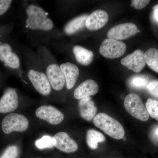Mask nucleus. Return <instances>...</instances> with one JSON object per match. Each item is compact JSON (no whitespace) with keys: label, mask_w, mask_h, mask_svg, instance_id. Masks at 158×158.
Returning <instances> with one entry per match:
<instances>
[{"label":"nucleus","mask_w":158,"mask_h":158,"mask_svg":"<svg viewBox=\"0 0 158 158\" xmlns=\"http://www.w3.org/2000/svg\"><path fill=\"white\" fill-rule=\"evenodd\" d=\"M27 18L26 27L32 30L49 31L53 28L52 20L48 17V14L43 9L37 5H29L26 9Z\"/></svg>","instance_id":"nucleus-1"},{"label":"nucleus","mask_w":158,"mask_h":158,"mask_svg":"<svg viewBox=\"0 0 158 158\" xmlns=\"http://www.w3.org/2000/svg\"><path fill=\"white\" fill-rule=\"evenodd\" d=\"M94 124L104 132L114 139L124 137L125 131L119 122L105 113H100L94 117Z\"/></svg>","instance_id":"nucleus-2"},{"label":"nucleus","mask_w":158,"mask_h":158,"mask_svg":"<svg viewBox=\"0 0 158 158\" xmlns=\"http://www.w3.org/2000/svg\"><path fill=\"white\" fill-rule=\"evenodd\" d=\"M125 108L133 117L142 121H146L149 118L145 105L141 98L135 94H130L125 99Z\"/></svg>","instance_id":"nucleus-3"},{"label":"nucleus","mask_w":158,"mask_h":158,"mask_svg":"<svg viewBox=\"0 0 158 158\" xmlns=\"http://www.w3.org/2000/svg\"><path fill=\"white\" fill-rule=\"evenodd\" d=\"M29 121L21 114L12 113L6 115L2 122V130L5 134L13 131L23 132L29 127Z\"/></svg>","instance_id":"nucleus-4"},{"label":"nucleus","mask_w":158,"mask_h":158,"mask_svg":"<svg viewBox=\"0 0 158 158\" xmlns=\"http://www.w3.org/2000/svg\"><path fill=\"white\" fill-rule=\"evenodd\" d=\"M124 43L111 38L105 39L100 47V53L108 59H114L123 56L126 51Z\"/></svg>","instance_id":"nucleus-5"},{"label":"nucleus","mask_w":158,"mask_h":158,"mask_svg":"<svg viewBox=\"0 0 158 158\" xmlns=\"http://www.w3.org/2000/svg\"><path fill=\"white\" fill-rule=\"evenodd\" d=\"M27 76L35 89L40 94L47 96L50 94L52 87L46 74L38 71L31 69Z\"/></svg>","instance_id":"nucleus-6"},{"label":"nucleus","mask_w":158,"mask_h":158,"mask_svg":"<svg viewBox=\"0 0 158 158\" xmlns=\"http://www.w3.org/2000/svg\"><path fill=\"white\" fill-rule=\"evenodd\" d=\"M138 30L137 26L132 23L120 24L110 29L107 37L116 40L126 39L137 34Z\"/></svg>","instance_id":"nucleus-7"},{"label":"nucleus","mask_w":158,"mask_h":158,"mask_svg":"<svg viewBox=\"0 0 158 158\" xmlns=\"http://www.w3.org/2000/svg\"><path fill=\"white\" fill-rule=\"evenodd\" d=\"M36 115L38 118L52 125L59 124L64 118V114L61 111L51 106L40 107L36 110Z\"/></svg>","instance_id":"nucleus-8"},{"label":"nucleus","mask_w":158,"mask_h":158,"mask_svg":"<svg viewBox=\"0 0 158 158\" xmlns=\"http://www.w3.org/2000/svg\"><path fill=\"white\" fill-rule=\"evenodd\" d=\"M144 54L141 50H136L122 59L121 64L135 72H140L146 65Z\"/></svg>","instance_id":"nucleus-9"},{"label":"nucleus","mask_w":158,"mask_h":158,"mask_svg":"<svg viewBox=\"0 0 158 158\" xmlns=\"http://www.w3.org/2000/svg\"><path fill=\"white\" fill-rule=\"evenodd\" d=\"M46 74L53 89L57 91L62 90L65 85V80L59 65L56 63L49 65L46 70Z\"/></svg>","instance_id":"nucleus-10"},{"label":"nucleus","mask_w":158,"mask_h":158,"mask_svg":"<svg viewBox=\"0 0 158 158\" xmlns=\"http://www.w3.org/2000/svg\"><path fill=\"white\" fill-rule=\"evenodd\" d=\"M54 146L65 153H73L77 150L78 146L74 140L64 132L57 133L53 137Z\"/></svg>","instance_id":"nucleus-11"},{"label":"nucleus","mask_w":158,"mask_h":158,"mask_svg":"<svg viewBox=\"0 0 158 158\" xmlns=\"http://www.w3.org/2000/svg\"><path fill=\"white\" fill-rule=\"evenodd\" d=\"M18 105L19 98L16 90L8 88L0 99V113L13 112L17 109Z\"/></svg>","instance_id":"nucleus-12"},{"label":"nucleus","mask_w":158,"mask_h":158,"mask_svg":"<svg viewBox=\"0 0 158 158\" xmlns=\"http://www.w3.org/2000/svg\"><path fill=\"white\" fill-rule=\"evenodd\" d=\"M109 21L107 12L103 10H97L88 15L85 27L90 31H96L104 27Z\"/></svg>","instance_id":"nucleus-13"},{"label":"nucleus","mask_w":158,"mask_h":158,"mask_svg":"<svg viewBox=\"0 0 158 158\" xmlns=\"http://www.w3.org/2000/svg\"><path fill=\"white\" fill-rule=\"evenodd\" d=\"M98 85L94 80L89 79L83 82L78 86L74 92V96L77 99H80L92 95L98 92Z\"/></svg>","instance_id":"nucleus-14"},{"label":"nucleus","mask_w":158,"mask_h":158,"mask_svg":"<svg viewBox=\"0 0 158 158\" xmlns=\"http://www.w3.org/2000/svg\"><path fill=\"white\" fill-rule=\"evenodd\" d=\"M60 67L65 76L66 87L70 90L75 86L78 78L79 69L76 65L69 62L62 63Z\"/></svg>","instance_id":"nucleus-15"},{"label":"nucleus","mask_w":158,"mask_h":158,"mask_svg":"<svg viewBox=\"0 0 158 158\" xmlns=\"http://www.w3.org/2000/svg\"><path fill=\"white\" fill-rule=\"evenodd\" d=\"M79 109L82 118L87 121L92 119L97 111V108L90 97L81 99L79 102Z\"/></svg>","instance_id":"nucleus-16"},{"label":"nucleus","mask_w":158,"mask_h":158,"mask_svg":"<svg viewBox=\"0 0 158 158\" xmlns=\"http://www.w3.org/2000/svg\"><path fill=\"white\" fill-rule=\"evenodd\" d=\"M73 52L77 62L81 65L87 66L93 61L94 56L92 52L81 46H74Z\"/></svg>","instance_id":"nucleus-17"},{"label":"nucleus","mask_w":158,"mask_h":158,"mask_svg":"<svg viewBox=\"0 0 158 158\" xmlns=\"http://www.w3.org/2000/svg\"><path fill=\"white\" fill-rule=\"evenodd\" d=\"M88 16L87 15H84L71 20L64 27V31L65 34L72 35L84 28Z\"/></svg>","instance_id":"nucleus-18"},{"label":"nucleus","mask_w":158,"mask_h":158,"mask_svg":"<svg viewBox=\"0 0 158 158\" xmlns=\"http://www.w3.org/2000/svg\"><path fill=\"white\" fill-rule=\"evenodd\" d=\"M87 144L91 149L94 150L98 147V143L105 142L106 138L102 133L96 130H88L86 136Z\"/></svg>","instance_id":"nucleus-19"},{"label":"nucleus","mask_w":158,"mask_h":158,"mask_svg":"<svg viewBox=\"0 0 158 158\" xmlns=\"http://www.w3.org/2000/svg\"><path fill=\"white\" fill-rule=\"evenodd\" d=\"M144 56L148 66L158 73V50L154 48L148 49L144 53Z\"/></svg>","instance_id":"nucleus-20"},{"label":"nucleus","mask_w":158,"mask_h":158,"mask_svg":"<svg viewBox=\"0 0 158 158\" xmlns=\"http://www.w3.org/2000/svg\"><path fill=\"white\" fill-rule=\"evenodd\" d=\"M145 106L149 116L158 120V101L154 99H148Z\"/></svg>","instance_id":"nucleus-21"},{"label":"nucleus","mask_w":158,"mask_h":158,"mask_svg":"<svg viewBox=\"0 0 158 158\" xmlns=\"http://www.w3.org/2000/svg\"><path fill=\"white\" fill-rule=\"evenodd\" d=\"M36 147L39 149L52 148L55 147L53 142V138L48 135H44L35 141Z\"/></svg>","instance_id":"nucleus-22"},{"label":"nucleus","mask_w":158,"mask_h":158,"mask_svg":"<svg viewBox=\"0 0 158 158\" xmlns=\"http://www.w3.org/2000/svg\"><path fill=\"white\" fill-rule=\"evenodd\" d=\"M4 63L10 68L17 69L20 66L19 57L15 53L11 52L7 55Z\"/></svg>","instance_id":"nucleus-23"},{"label":"nucleus","mask_w":158,"mask_h":158,"mask_svg":"<svg viewBox=\"0 0 158 158\" xmlns=\"http://www.w3.org/2000/svg\"><path fill=\"white\" fill-rule=\"evenodd\" d=\"M148 79L144 76H136L131 79L130 84L134 88H147L148 82Z\"/></svg>","instance_id":"nucleus-24"},{"label":"nucleus","mask_w":158,"mask_h":158,"mask_svg":"<svg viewBox=\"0 0 158 158\" xmlns=\"http://www.w3.org/2000/svg\"><path fill=\"white\" fill-rule=\"evenodd\" d=\"M19 153L18 147L11 145L5 150L0 158H17Z\"/></svg>","instance_id":"nucleus-25"},{"label":"nucleus","mask_w":158,"mask_h":158,"mask_svg":"<svg viewBox=\"0 0 158 158\" xmlns=\"http://www.w3.org/2000/svg\"><path fill=\"white\" fill-rule=\"evenodd\" d=\"M12 52L11 46L8 43H3L0 44V61L5 62L7 55Z\"/></svg>","instance_id":"nucleus-26"},{"label":"nucleus","mask_w":158,"mask_h":158,"mask_svg":"<svg viewBox=\"0 0 158 158\" xmlns=\"http://www.w3.org/2000/svg\"><path fill=\"white\" fill-rule=\"evenodd\" d=\"M147 88L152 96L158 98V81L152 80L148 84Z\"/></svg>","instance_id":"nucleus-27"},{"label":"nucleus","mask_w":158,"mask_h":158,"mask_svg":"<svg viewBox=\"0 0 158 158\" xmlns=\"http://www.w3.org/2000/svg\"><path fill=\"white\" fill-rule=\"evenodd\" d=\"M131 6L137 9H141L146 7L150 1L148 0H132Z\"/></svg>","instance_id":"nucleus-28"},{"label":"nucleus","mask_w":158,"mask_h":158,"mask_svg":"<svg viewBox=\"0 0 158 158\" xmlns=\"http://www.w3.org/2000/svg\"><path fill=\"white\" fill-rule=\"evenodd\" d=\"M12 1L0 0V16L3 15L9 10Z\"/></svg>","instance_id":"nucleus-29"},{"label":"nucleus","mask_w":158,"mask_h":158,"mask_svg":"<svg viewBox=\"0 0 158 158\" xmlns=\"http://www.w3.org/2000/svg\"><path fill=\"white\" fill-rule=\"evenodd\" d=\"M153 17L156 22L158 24V4L153 7Z\"/></svg>","instance_id":"nucleus-30"},{"label":"nucleus","mask_w":158,"mask_h":158,"mask_svg":"<svg viewBox=\"0 0 158 158\" xmlns=\"http://www.w3.org/2000/svg\"><path fill=\"white\" fill-rule=\"evenodd\" d=\"M155 134L156 135L158 138V127L155 130Z\"/></svg>","instance_id":"nucleus-31"},{"label":"nucleus","mask_w":158,"mask_h":158,"mask_svg":"<svg viewBox=\"0 0 158 158\" xmlns=\"http://www.w3.org/2000/svg\"><path fill=\"white\" fill-rule=\"evenodd\" d=\"M123 141H126V138H125V137H123Z\"/></svg>","instance_id":"nucleus-32"},{"label":"nucleus","mask_w":158,"mask_h":158,"mask_svg":"<svg viewBox=\"0 0 158 158\" xmlns=\"http://www.w3.org/2000/svg\"><path fill=\"white\" fill-rule=\"evenodd\" d=\"M138 33H140V30H138Z\"/></svg>","instance_id":"nucleus-33"},{"label":"nucleus","mask_w":158,"mask_h":158,"mask_svg":"<svg viewBox=\"0 0 158 158\" xmlns=\"http://www.w3.org/2000/svg\"></svg>","instance_id":"nucleus-34"}]
</instances>
